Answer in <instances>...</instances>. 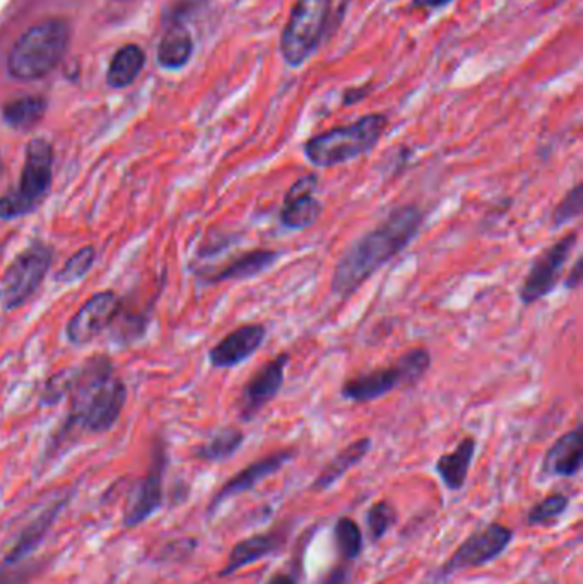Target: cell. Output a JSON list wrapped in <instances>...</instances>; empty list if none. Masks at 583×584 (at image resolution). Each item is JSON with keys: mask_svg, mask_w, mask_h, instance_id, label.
Instances as JSON below:
<instances>
[{"mask_svg": "<svg viewBox=\"0 0 583 584\" xmlns=\"http://www.w3.org/2000/svg\"><path fill=\"white\" fill-rule=\"evenodd\" d=\"M319 190V175L308 172L296 178L291 187L286 190L281 204L279 224L286 231L301 233L313 228L322 217L323 204L317 196Z\"/></svg>", "mask_w": 583, "mask_h": 584, "instance_id": "cell-12", "label": "cell"}, {"mask_svg": "<svg viewBox=\"0 0 583 584\" xmlns=\"http://www.w3.org/2000/svg\"><path fill=\"white\" fill-rule=\"evenodd\" d=\"M568 504H570L568 496L555 492L537 502L536 506L528 511L527 523L528 525H548V523L556 522L568 510Z\"/></svg>", "mask_w": 583, "mask_h": 584, "instance_id": "cell-29", "label": "cell"}, {"mask_svg": "<svg viewBox=\"0 0 583 584\" xmlns=\"http://www.w3.org/2000/svg\"><path fill=\"white\" fill-rule=\"evenodd\" d=\"M335 547L346 561H355L362 552V532L353 517L343 516L334 526Z\"/></svg>", "mask_w": 583, "mask_h": 584, "instance_id": "cell-27", "label": "cell"}, {"mask_svg": "<svg viewBox=\"0 0 583 584\" xmlns=\"http://www.w3.org/2000/svg\"><path fill=\"white\" fill-rule=\"evenodd\" d=\"M120 308H122V302L111 290H103L98 295L91 296L68 323L66 334H68L69 342L74 345H84L95 341L103 330L108 329L117 320Z\"/></svg>", "mask_w": 583, "mask_h": 584, "instance_id": "cell-13", "label": "cell"}, {"mask_svg": "<svg viewBox=\"0 0 583 584\" xmlns=\"http://www.w3.org/2000/svg\"><path fill=\"white\" fill-rule=\"evenodd\" d=\"M166 456L163 448H156L150 472L139 484L138 494H135L132 506L123 517L126 528H135L147 517L153 516L162 508L163 502V475H165Z\"/></svg>", "mask_w": 583, "mask_h": 584, "instance_id": "cell-17", "label": "cell"}, {"mask_svg": "<svg viewBox=\"0 0 583 584\" xmlns=\"http://www.w3.org/2000/svg\"><path fill=\"white\" fill-rule=\"evenodd\" d=\"M583 463L582 428L576 426L572 431L564 432L551 444L543 460V474L546 477H563L572 479L579 475Z\"/></svg>", "mask_w": 583, "mask_h": 584, "instance_id": "cell-19", "label": "cell"}, {"mask_svg": "<svg viewBox=\"0 0 583 584\" xmlns=\"http://www.w3.org/2000/svg\"><path fill=\"white\" fill-rule=\"evenodd\" d=\"M279 250L272 248H255V250L243 251L240 255H235L228 262L222 263L219 267H202L198 271L199 281L204 286H217L225 283H241L250 278L265 274L269 269L274 267L279 262Z\"/></svg>", "mask_w": 583, "mask_h": 584, "instance_id": "cell-14", "label": "cell"}, {"mask_svg": "<svg viewBox=\"0 0 583 584\" xmlns=\"http://www.w3.org/2000/svg\"><path fill=\"white\" fill-rule=\"evenodd\" d=\"M428 212L416 204L395 205L370 231L362 233L335 262L331 293L347 301L397 257L418 240L425 228Z\"/></svg>", "mask_w": 583, "mask_h": 584, "instance_id": "cell-1", "label": "cell"}, {"mask_svg": "<svg viewBox=\"0 0 583 584\" xmlns=\"http://www.w3.org/2000/svg\"><path fill=\"white\" fill-rule=\"evenodd\" d=\"M433 357L426 347H413L391 365L349 378L341 386V398L349 404H371L397 390L416 389L430 373Z\"/></svg>", "mask_w": 583, "mask_h": 584, "instance_id": "cell-4", "label": "cell"}, {"mask_svg": "<svg viewBox=\"0 0 583 584\" xmlns=\"http://www.w3.org/2000/svg\"><path fill=\"white\" fill-rule=\"evenodd\" d=\"M477 441L464 438L455 450L443 453L435 463V470L449 490H461L469 477L471 465L476 455Z\"/></svg>", "mask_w": 583, "mask_h": 584, "instance_id": "cell-21", "label": "cell"}, {"mask_svg": "<svg viewBox=\"0 0 583 584\" xmlns=\"http://www.w3.org/2000/svg\"><path fill=\"white\" fill-rule=\"evenodd\" d=\"M265 584H298L296 577L288 573H276Z\"/></svg>", "mask_w": 583, "mask_h": 584, "instance_id": "cell-38", "label": "cell"}, {"mask_svg": "<svg viewBox=\"0 0 583 584\" xmlns=\"http://www.w3.org/2000/svg\"><path fill=\"white\" fill-rule=\"evenodd\" d=\"M274 549H276V538L272 537V535L261 534L243 538V540L238 541L237 546L233 547L228 556V562L222 569L219 576H231V574L237 573L240 569L262 561Z\"/></svg>", "mask_w": 583, "mask_h": 584, "instance_id": "cell-23", "label": "cell"}, {"mask_svg": "<svg viewBox=\"0 0 583 584\" xmlns=\"http://www.w3.org/2000/svg\"><path fill=\"white\" fill-rule=\"evenodd\" d=\"M395 510L392 504L386 501L374 502L373 506L368 510L367 525L370 537L374 541L385 537L386 532L392 528L395 523Z\"/></svg>", "mask_w": 583, "mask_h": 584, "instance_id": "cell-31", "label": "cell"}, {"mask_svg": "<svg viewBox=\"0 0 583 584\" xmlns=\"http://www.w3.org/2000/svg\"><path fill=\"white\" fill-rule=\"evenodd\" d=\"M71 41L68 21L45 20L24 32L12 45L8 71L17 81H36L50 74L62 62Z\"/></svg>", "mask_w": 583, "mask_h": 584, "instance_id": "cell-5", "label": "cell"}, {"mask_svg": "<svg viewBox=\"0 0 583 584\" xmlns=\"http://www.w3.org/2000/svg\"><path fill=\"white\" fill-rule=\"evenodd\" d=\"M95 260L96 250L93 247H84L75 251L74 255L63 263V267L60 269L59 275H57L59 283H78L93 269Z\"/></svg>", "mask_w": 583, "mask_h": 584, "instance_id": "cell-30", "label": "cell"}, {"mask_svg": "<svg viewBox=\"0 0 583 584\" xmlns=\"http://www.w3.org/2000/svg\"><path fill=\"white\" fill-rule=\"evenodd\" d=\"M0 175H2V156H0Z\"/></svg>", "mask_w": 583, "mask_h": 584, "instance_id": "cell-39", "label": "cell"}, {"mask_svg": "<svg viewBox=\"0 0 583 584\" xmlns=\"http://www.w3.org/2000/svg\"><path fill=\"white\" fill-rule=\"evenodd\" d=\"M512 538L513 532L509 526L491 523L462 541L461 547L443 565L442 573L455 574L467 569L481 568L501 556L510 546Z\"/></svg>", "mask_w": 583, "mask_h": 584, "instance_id": "cell-11", "label": "cell"}, {"mask_svg": "<svg viewBox=\"0 0 583 584\" xmlns=\"http://www.w3.org/2000/svg\"><path fill=\"white\" fill-rule=\"evenodd\" d=\"M576 245H579V231H570L540 251L519 286L516 296L522 307H534L536 302L549 298L555 293L556 287L560 286L564 267Z\"/></svg>", "mask_w": 583, "mask_h": 584, "instance_id": "cell-9", "label": "cell"}, {"mask_svg": "<svg viewBox=\"0 0 583 584\" xmlns=\"http://www.w3.org/2000/svg\"><path fill=\"white\" fill-rule=\"evenodd\" d=\"M243 443V431L237 428H223L214 432L201 446L195 448L193 455L201 462L222 463L237 455Z\"/></svg>", "mask_w": 583, "mask_h": 584, "instance_id": "cell-25", "label": "cell"}, {"mask_svg": "<svg viewBox=\"0 0 583 584\" xmlns=\"http://www.w3.org/2000/svg\"><path fill=\"white\" fill-rule=\"evenodd\" d=\"M368 95H370V87H352V90H347L346 93H344L343 105H358V103L367 98Z\"/></svg>", "mask_w": 583, "mask_h": 584, "instance_id": "cell-35", "label": "cell"}, {"mask_svg": "<svg viewBox=\"0 0 583 584\" xmlns=\"http://www.w3.org/2000/svg\"><path fill=\"white\" fill-rule=\"evenodd\" d=\"M146 56L138 45H126L115 53L107 72V81L115 90L131 86L141 74Z\"/></svg>", "mask_w": 583, "mask_h": 584, "instance_id": "cell-24", "label": "cell"}, {"mask_svg": "<svg viewBox=\"0 0 583 584\" xmlns=\"http://www.w3.org/2000/svg\"><path fill=\"white\" fill-rule=\"evenodd\" d=\"M36 571L32 565H2L0 564V584H24L29 574Z\"/></svg>", "mask_w": 583, "mask_h": 584, "instance_id": "cell-32", "label": "cell"}, {"mask_svg": "<svg viewBox=\"0 0 583 584\" xmlns=\"http://www.w3.org/2000/svg\"><path fill=\"white\" fill-rule=\"evenodd\" d=\"M385 114H368L347 126L332 127L308 139L304 156L313 168L331 169L367 156L389 129Z\"/></svg>", "mask_w": 583, "mask_h": 584, "instance_id": "cell-3", "label": "cell"}, {"mask_svg": "<svg viewBox=\"0 0 583 584\" xmlns=\"http://www.w3.org/2000/svg\"><path fill=\"white\" fill-rule=\"evenodd\" d=\"M267 341L264 323H245L231 330L210 350V362L214 369H233L249 361Z\"/></svg>", "mask_w": 583, "mask_h": 584, "instance_id": "cell-15", "label": "cell"}, {"mask_svg": "<svg viewBox=\"0 0 583 584\" xmlns=\"http://www.w3.org/2000/svg\"><path fill=\"white\" fill-rule=\"evenodd\" d=\"M371 446H373L371 438H359V440L353 441L352 444H347L320 470L310 489L313 492H325V490L331 489L332 486L343 479L347 472L367 458Z\"/></svg>", "mask_w": 583, "mask_h": 584, "instance_id": "cell-20", "label": "cell"}, {"mask_svg": "<svg viewBox=\"0 0 583 584\" xmlns=\"http://www.w3.org/2000/svg\"><path fill=\"white\" fill-rule=\"evenodd\" d=\"M453 0H413V8L426 9V11H437L452 4Z\"/></svg>", "mask_w": 583, "mask_h": 584, "instance_id": "cell-36", "label": "cell"}, {"mask_svg": "<svg viewBox=\"0 0 583 584\" xmlns=\"http://www.w3.org/2000/svg\"><path fill=\"white\" fill-rule=\"evenodd\" d=\"M583 281V260L582 257H576L575 263L570 269V274L563 281V287L567 290H576L582 286Z\"/></svg>", "mask_w": 583, "mask_h": 584, "instance_id": "cell-33", "label": "cell"}, {"mask_svg": "<svg viewBox=\"0 0 583 584\" xmlns=\"http://www.w3.org/2000/svg\"><path fill=\"white\" fill-rule=\"evenodd\" d=\"M346 569H344L343 565H340V568L332 569L331 573L328 574V577L323 580L322 584H346Z\"/></svg>", "mask_w": 583, "mask_h": 584, "instance_id": "cell-37", "label": "cell"}, {"mask_svg": "<svg viewBox=\"0 0 583 584\" xmlns=\"http://www.w3.org/2000/svg\"><path fill=\"white\" fill-rule=\"evenodd\" d=\"M411 156H413V153L409 150H404L403 153L392 157L394 163L391 162V165L386 166V169H383V171L389 172V177L386 178L394 180V178H398V175H403L406 171L407 162H409Z\"/></svg>", "mask_w": 583, "mask_h": 584, "instance_id": "cell-34", "label": "cell"}, {"mask_svg": "<svg viewBox=\"0 0 583 584\" xmlns=\"http://www.w3.org/2000/svg\"><path fill=\"white\" fill-rule=\"evenodd\" d=\"M53 180V147L45 139L26 145L17 187L0 196V219L14 221L40 207Z\"/></svg>", "mask_w": 583, "mask_h": 584, "instance_id": "cell-6", "label": "cell"}, {"mask_svg": "<svg viewBox=\"0 0 583 584\" xmlns=\"http://www.w3.org/2000/svg\"><path fill=\"white\" fill-rule=\"evenodd\" d=\"M53 262V250L45 241L35 240L9 263L2 277L0 301L4 310H17L35 295Z\"/></svg>", "mask_w": 583, "mask_h": 584, "instance_id": "cell-8", "label": "cell"}, {"mask_svg": "<svg viewBox=\"0 0 583 584\" xmlns=\"http://www.w3.org/2000/svg\"><path fill=\"white\" fill-rule=\"evenodd\" d=\"M47 102L41 96L12 99L2 108V118L11 129L28 130L44 118Z\"/></svg>", "mask_w": 583, "mask_h": 584, "instance_id": "cell-26", "label": "cell"}, {"mask_svg": "<svg viewBox=\"0 0 583 584\" xmlns=\"http://www.w3.org/2000/svg\"><path fill=\"white\" fill-rule=\"evenodd\" d=\"M72 428L86 432H107L119 422L126 407L127 389L107 356L87 359L86 365L72 371Z\"/></svg>", "mask_w": 583, "mask_h": 584, "instance_id": "cell-2", "label": "cell"}, {"mask_svg": "<svg viewBox=\"0 0 583 584\" xmlns=\"http://www.w3.org/2000/svg\"><path fill=\"white\" fill-rule=\"evenodd\" d=\"M295 456L296 451L291 450V448H286V450L274 451L271 455H265L264 458L250 463L249 467H245L243 470L233 475L231 479L222 489L217 490V494L211 501L210 514L216 513L223 502L228 501V499L249 492L253 487L259 486L262 480L269 479L272 475L283 470Z\"/></svg>", "mask_w": 583, "mask_h": 584, "instance_id": "cell-16", "label": "cell"}, {"mask_svg": "<svg viewBox=\"0 0 583 584\" xmlns=\"http://www.w3.org/2000/svg\"><path fill=\"white\" fill-rule=\"evenodd\" d=\"M192 35L186 26L175 24L159 41L158 62L163 69L177 71V69L186 68L189 60L192 59Z\"/></svg>", "mask_w": 583, "mask_h": 584, "instance_id": "cell-22", "label": "cell"}, {"mask_svg": "<svg viewBox=\"0 0 583 584\" xmlns=\"http://www.w3.org/2000/svg\"><path fill=\"white\" fill-rule=\"evenodd\" d=\"M332 0H298L281 35V57L298 69L312 59L322 45L331 20Z\"/></svg>", "mask_w": 583, "mask_h": 584, "instance_id": "cell-7", "label": "cell"}, {"mask_svg": "<svg viewBox=\"0 0 583 584\" xmlns=\"http://www.w3.org/2000/svg\"><path fill=\"white\" fill-rule=\"evenodd\" d=\"M583 212V184H573L558 204L552 207L549 223L552 229H560L573 221L580 219Z\"/></svg>", "mask_w": 583, "mask_h": 584, "instance_id": "cell-28", "label": "cell"}, {"mask_svg": "<svg viewBox=\"0 0 583 584\" xmlns=\"http://www.w3.org/2000/svg\"><path fill=\"white\" fill-rule=\"evenodd\" d=\"M66 504H68V496L66 498H57L38 516L33 517L32 522L21 529V534L17 535L14 546L9 550L8 556L4 557L2 565H17L26 561L38 549L41 540L47 537L48 532H50L53 523L57 522V517L60 516Z\"/></svg>", "mask_w": 583, "mask_h": 584, "instance_id": "cell-18", "label": "cell"}, {"mask_svg": "<svg viewBox=\"0 0 583 584\" xmlns=\"http://www.w3.org/2000/svg\"><path fill=\"white\" fill-rule=\"evenodd\" d=\"M289 362H291V353L284 350L257 369L255 373L243 384L240 398H238V417L243 422H252L257 419L259 414L279 395L286 381Z\"/></svg>", "mask_w": 583, "mask_h": 584, "instance_id": "cell-10", "label": "cell"}]
</instances>
